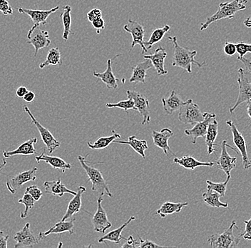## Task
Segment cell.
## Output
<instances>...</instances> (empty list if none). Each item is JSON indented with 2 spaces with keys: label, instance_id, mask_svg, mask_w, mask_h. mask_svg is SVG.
Returning <instances> with one entry per match:
<instances>
[{
  "label": "cell",
  "instance_id": "obj_1",
  "mask_svg": "<svg viewBox=\"0 0 251 248\" xmlns=\"http://www.w3.org/2000/svg\"><path fill=\"white\" fill-rule=\"evenodd\" d=\"M168 40L172 42L174 46V53L173 56L172 66L183 69L188 73L192 72V65L196 64L199 67H202L205 62H198L195 59L197 55L196 50H191L187 48H183L178 45L176 37H169Z\"/></svg>",
  "mask_w": 251,
  "mask_h": 248
},
{
  "label": "cell",
  "instance_id": "obj_2",
  "mask_svg": "<svg viewBox=\"0 0 251 248\" xmlns=\"http://www.w3.org/2000/svg\"><path fill=\"white\" fill-rule=\"evenodd\" d=\"M241 234L235 220L222 233L211 235L208 240L211 248H235L241 241Z\"/></svg>",
  "mask_w": 251,
  "mask_h": 248
},
{
  "label": "cell",
  "instance_id": "obj_3",
  "mask_svg": "<svg viewBox=\"0 0 251 248\" xmlns=\"http://www.w3.org/2000/svg\"><path fill=\"white\" fill-rule=\"evenodd\" d=\"M246 9V4L242 2L241 0H233L231 1L221 2L219 4V8L217 12L211 16L207 17L205 23H201V31L205 30L212 23L215 22L225 20V19H228V20L233 19L237 12Z\"/></svg>",
  "mask_w": 251,
  "mask_h": 248
},
{
  "label": "cell",
  "instance_id": "obj_4",
  "mask_svg": "<svg viewBox=\"0 0 251 248\" xmlns=\"http://www.w3.org/2000/svg\"><path fill=\"white\" fill-rule=\"evenodd\" d=\"M78 160L89 177V181L92 183V191L97 193L99 196L106 194L109 197H113V194L110 191L109 186L101 172L98 169L88 165L86 162V157L79 155Z\"/></svg>",
  "mask_w": 251,
  "mask_h": 248
},
{
  "label": "cell",
  "instance_id": "obj_5",
  "mask_svg": "<svg viewBox=\"0 0 251 248\" xmlns=\"http://www.w3.org/2000/svg\"><path fill=\"white\" fill-rule=\"evenodd\" d=\"M178 113V120L183 124L196 125L205 119L206 112H202L199 105L193 102L192 99L187 100V103L180 108Z\"/></svg>",
  "mask_w": 251,
  "mask_h": 248
},
{
  "label": "cell",
  "instance_id": "obj_6",
  "mask_svg": "<svg viewBox=\"0 0 251 248\" xmlns=\"http://www.w3.org/2000/svg\"><path fill=\"white\" fill-rule=\"evenodd\" d=\"M250 72L244 69H238V83L239 94L235 105L230 108V112L233 113L240 105L251 100V80L249 78Z\"/></svg>",
  "mask_w": 251,
  "mask_h": 248
},
{
  "label": "cell",
  "instance_id": "obj_7",
  "mask_svg": "<svg viewBox=\"0 0 251 248\" xmlns=\"http://www.w3.org/2000/svg\"><path fill=\"white\" fill-rule=\"evenodd\" d=\"M59 6L54 7V8L49 9V10H39V9H30L26 8H17L20 13L25 14L30 17L31 20L34 23L32 28L29 29L27 34V38L30 39L33 32L36 30V29L39 28L40 25H47V19L51 15L54 14L56 11L59 10Z\"/></svg>",
  "mask_w": 251,
  "mask_h": 248
},
{
  "label": "cell",
  "instance_id": "obj_8",
  "mask_svg": "<svg viewBox=\"0 0 251 248\" xmlns=\"http://www.w3.org/2000/svg\"><path fill=\"white\" fill-rule=\"evenodd\" d=\"M24 110L29 114L31 122H32V123L35 125L36 128L38 130L42 142L46 146L49 153H53L56 148L60 147V142L53 136V135L51 134V132L48 129L45 128L43 125H41L40 122H39L37 119L34 117V116L33 115L32 113H31L30 110L29 109L28 107H24Z\"/></svg>",
  "mask_w": 251,
  "mask_h": 248
},
{
  "label": "cell",
  "instance_id": "obj_9",
  "mask_svg": "<svg viewBox=\"0 0 251 248\" xmlns=\"http://www.w3.org/2000/svg\"><path fill=\"white\" fill-rule=\"evenodd\" d=\"M226 124L231 130L232 135H233V143L238 149V151H240L241 157H242L243 168L244 169L250 168L251 167V160L249 158V154H248L246 139L243 137L242 133L239 132L237 127L235 126L233 121L227 120Z\"/></svg>",
  "mask_w": 251,
  "mask_h": 248
},
{
  "label": "cell",
  "instance_id": "obj_10",
  "mask_svg": "<svg viewBox=\"0 0 251 248\" xmlns=\"http://www.w3.org/2000/svg\"><path fill=\"white\" fill-rule=\"evenodd\" d=\"M124 29L126 32L131 34L132 37V43H131V50L134 48L136 45H139L142 49V54L147 53L149 51L145 46V41H144V34H145V29L144 27L140 23L129 19L128 21V24L125 25Z\"/></svg>",
  "mask_w": 251,
  "mask_h": 248
},
{
  "label": "cell",
  "instance_id": "obj_11",
  "mask_svg": "<svg viewBox=\"0 0 251 248\" xmlns=\"http://www.w3.org/2000/svg\"><path fill=\"white\" fill-rule=\"evenodd\" d=\"M127 97L132 99L134 102L136 110L139 111L143 117L142 125L150 123V104L148 99L142 94L136 91L127 90Z\"/></svg>",
  "mask_w": 251,
  "mask_h": 248
},
{
  "label": "cell",
  "instance_id": "obj_12",
  "mask_svg": "<svg viewBox=\"0 0 251 248\" xmlns=\"http://www.w3.org/2000/svg\"><path fill=\"white\" fill-rule=\"evenodd\" d=\"M37 170H38L37 167H34L29 170L24 171L23 172L17 174L16 176L12 177L9 181L7 182L8 191L11 194H15L25 183L35 181L37 180L36 173H37Z\"/></svg>",
  "mask_w": 251,
  "mask_h": 248
},
{
  "label": "cell",
  "instance_id": "obj_13",
  "mask_svg": "<svg viewBox=\"0 0 251 248\" xmlns=\"http://www.w3.org/2000/svg\"><path fill=\"white\" fill-rule=\"evenodd\" d=\"M228 146L230 149H233L234 151L237 152L235 149L227 145V141L224 139L221 143V152L219 159L216 160V163L217 165L218 168L224 171L227 176L230 175V172L236 167L237 158L235 157H231L227 151V147Z\"/></svg>",
  "mask_w": 251,
  "mask_h": 248
},
{
  "label": "cell",
  "instance_id": "obj_14",
  "mask_svg": "<svg viewBox=\"0 0 251 248\" xmlns=\"http://www.w3.org/2000/svg\"><path fill=\"white\" fill-rule=\"evenodd\" d=\"M103 196L100 195L97 200V210L92 218V224H93L94 230L100 233H105L108 229L111 227L112 224L108 219L107 214L102 206L103 202Z\"/></svg>",
  "mask_w": 251,
  "mask_h": 248
},
{
  "label": "cell",
  "instance_id": "obj_15",
  "mask_svg": "<svg viewBox=\"0 0 251 248\" xmlns=\"http://www.w3.org/2000/svg\"><path fill=\"white\" fill-rule=\"evenodd\" d=\"M16 241L15 248H32L34 245L38 244L40 239L37 238L30 230V224L27 222L21 230L17 232L14 237Z\"/></svg>",
  "mask_w": 251,
  "mask_h": 248
},
{
  "label": "cell",
  "instance_id": "obj_16",
  "mask_svg": "<svg viewBox=\"0 0 251 248\" xmlns=\"http://www.w3.org/2000/svg\"><path fill=\"white\" fill-rule=\"evenodd\" d=\"M216 118V114L206 112L205 119L201 122H198L196 125H194V128L185 130V134L187 136L191 137L192 138V143L196 144L198 138H203L205 139L208 125L212 121L214 120Z\"/></svg>",
  "mask_w": 251,
  "mask_h": 248
},
{
  "label": "cell",
  "instance_id": "obj_17",
  "mask_svg": "<svg viewBox=\"0 0 251 248\" xmlns=\"http://www.w3.org/2000/svg\"><path fill=\"white\" fill-rule=\"evenodd\" d=\"M174 136V132L170 128H164L160 132L152 131V138L153 143L156 147H159L164 151L166 155H169V152L174 155L169 145V139Z\"/></svg>",
  "mask_w": 251,
  "mask_h": 248
},
{
  "label": "cell",
  "instance_id": "obj_18",
  "mask_svg": "<svg viewBox=\"0 0 251 248\" xmlns=\"http://www.w3.org/2000/svg\"><path fill=\"white\" fill-rule=\"evenodd\" d=\"M167 56V53L165 48L162 47H159L157 48L153 54L149 55H144V59H150L153 67L156 69L157 74L158 76H163L168 74V71L165 70L164 62Z\"/></svg>",
  "mask_w": 251,
  "mask_h": 248
},
{
  "label": "cell",
  "instance_id": "obj_19",
  "mask_svg": "<svg viewBox=\"0 0 251 248\" xmlns=\"http://www.w3.org/2000/svg\"><path fill=\"white\" fill-rule=\"evenodd\" d=\"M36 161L37 163H40L41 162L47 163L51 166L53 169L60 170L62 173H64L67 169L72 168V165L70 163H67L59 157L50 156L47 155L45 152L41 154L40 155L35 157Z\"/></svg>",
  "mask_w": 251,
  "mask_h": 248
},
{
  "label": "cell",
  "instance_id": "obj_20",
  "mask_svg": "<svg viewBox=\"0 0 251 248\" xmlns=\"http://www.w3.org/2000/svg\"><path fill=\"white\" fill-rule=\"evenodd\" d=\"M86 191V188L84 186L78 187L76 194L74 195L75 197L71 200L68 207H67V212L61 220H67L72 218L74 215L79 213L81 205H82V195Z\"/></svg>",
  "mask_w": 251,
  "mask_h": 248
},
{
  "label": "cell",
  "instance_id": "obj_21",
  "mask_svg": "<svg viewBox=\"0 0 251 248\" xmlns=\"http://www.w3.org/2000/svg\"><path fill=\"white\" fill-rule=\"evenodd\" d=\"M37 138H31L26 142L20 144L16 150L13 151H5L2 152L3 157L4 158H9L15 155H34L37 152L34 145L37 143Z\"/></svg>",
  "mask_w": 251,
  "mask_h": 248
},
{
  "label": "cell",
  "instance_id": "obj_22",
  "mask_svg": "<svg viewBox=\"0 0 251 248\" xmlns=\"http://www.w3.org/2000/svg\"><path fill=\"white\" fill-rule=\"evenodd\" d=\"M45 193L47 194H51L54 196L62 197L65 193L73 194L75 195L76 192L69 189L66 187V185L62 183L61 179L57 180H52V181H46L44 183Z\"/></svg>",
  "mask_w": 251,
  "mask_h": 248
},
{
  "label": "cell",
  "instance_id": "obj_23",
  "mask_svg": "<svg viewBox=\"0 0 251 248\" xmlns=\"http://www.w3.org/2000/svg\"><path fill=\"white\" fill-rule=\"evenodd\" d=\"M76 219L71 220L70 221H59L57 223L55 224L50 230L45 232H39L38 238L39 239H43L45 237L51 235V234H62L63 232H69L70 235H73L74 227Z\"/></svg>",
  "mask_w": 251,
  "mask_h": 248
},
{
  "label": "cell",
  "instance_id": "obj_24",
  "mask_svg": "<svg viewBox=\"0 0 251 248\" xmlns=\"http://www.w3.org/2000/svg\"><path fill=\"white\" fill-rule=\"evenodd\" d=\"M161 101L164 111L167 114H172L179 110L180 108L187 103V101H183L175 90H172L170 96L168 98L162 97Z\"/></svg>",
  "mask_w": 251,
  "mask_h": 248
},
{
  "label": "cell",
  "instance_id": "obj_25",
  "mask_svg": "<svg viewBox=\"0 0 251 248\" xmlns=\"http://www.w3.org/2000/svg\"><path fill=\"white\" fill-rule=\"evenodd\" d=\"M174 163L179 165L183 168L191 169V170H194L199 167H211L214 166V163L213 162H208V163L200 162L191 155H185L180 158H175L174 159Z\"/></svg>",
  "mask_w": 251,
  "mask_h": 248
},
{
  "label": "cell",
  "instance_id": "obj_26",
  "mask_svg": "<svg viewBox=\"0 0 251 248\" xmlns=\"http://www.w3.org/2000/svg\"><path fill=\"white\" fill-rule=\"evenodd\" d=\"M37 29H38V31H37V34L34 37H31L26 42L34 47V57L38 54L39 50L46 48L51 45V40L49 38L50 37L49 32L47 31L42 30V29H39V28Z\"/></svg>",
  "mask_w": 251,
  "mask_h": 248
},
{
  "label": "cell",
  "instance_id": "obj_27",
  "mask_svg": "<svg viewBox=\"0 0 251 248\" xmlns=\"http://www.w3.org/2000/svg\"><path fill=\"white\" fill-rule=\"evenodd\" d=\"M150 59H146L144 62L136 64L133 67V73L130 78L131 83H145L147 72L153 67Z\"/></svg>",
  "mask_w": 251,
  "mask_h": 248
},
{
  "label": "cell",
  "instance_id": "obj_28",
  "mask_svg": "<svg viewBox=\"0 0 251 248\" xmlns=\"http://www.w3.org/2000/svg\"><path fill=\"white\" fill-rule=\"evenodd\" d=\"M111 59H109L107 61V67L105 72L100 73V72H97L93 71V75L95 78L101 80L102 83L106 84L107 88L115 89L118 87V81L119 79L116 78L115 75H114L113 72L112 67H111Z\"/></svg>",
  "mask_w": 251,
  "mask_h": 248
},
{
  "label": "cell",
  "instance_id": "obj_29",
  "mask_svg": "<svg viewBox=\"0 0 251 248\" xmlns=\"http://www.w3.org/2000/svg\"><path fill=\"white\" fill-rule=\"evenodd\" d=\"M114 143L129 145L130 147H132L133 150L135 152H137L144 159L146 158V150L149 149L147 141L145 140V139H138L137 137L136 136L128 137V139L127 141L117 140L116 139V140L114 141Z\"/></svg>",
  "mask_w": 251,
  "mask_h": 248
},
{
  "label": "cell",
  "instance_id": "obj_30",
  "mask_svg": "<svg viewBox=\"0 0 251 248\" xmlns=\"http://www.w3.org/2000/svg\"><path fill=\"white\" fill-rule=\"evenodd\" d=\"M218 133H219V123L215 119L208 125L205 137V142L207 145V152H208V155H212L213 152L216 151L214 146Z\"/></svg>",
  "mask_w": 251,
  "mask_h": 248
},
{
  "label": "cell",
  "instance_id": "obj_31",
  "mask_svg": "<svg viewBox=\"0 0 251 248\" xmlns=\"http://www.w3.org/2000/svg\"><path fill=\"white\" fill-rule=\"evenodd\" d=\"M136 220V217L131 216L125 223L122 224L121 227H118L115 230H112V231L109 232V233L105 235L104 236L101 237V238L99 239L98 242L100 243H106V241L112 242V243H115V244H119L120 243L121 240H126V238H124L122 236V233L123 230H125L126 227L128 224L131 223L133 220Z\"/></svg>",
  "mask_w": 251,
  "mask_h": 248
},
{
  "label": "cell",
  "instance_id": "obj_32",
  "mask_svg": "<svg viewBox=\"0 0 251 248\" xmlns=\"http://www.w3.org/2000/svg\"><path fill=\"white\" fill-rule=\"evenodd\" d=\"M188 205V202H166L157 210L156 214L164 218L169 215L180 213L182 209Z\"/></svg>",
  "mask_w": 251,
  "mask_h": 248
},
{
  "label": "cell",
  "instance_id": "obj_33",
  "mask_svg": "<svg viewBox=\"0 0 251 248\" xmlns=\"http://www.w3.org/2000/svg\"><path fill=\"white\" fill-rule=\"evenodd\" d=\"M202 197H203V202L208 206L211 207V208H228L227 202H223L220 200V197H221V194L215 191H211V190L207 189L206 192L203 193Z\"/></svg>",
  "mask_w": 251,
  "mask_h": 248
},
{
  "label": "cell",
  "instance_id": "obj_34",
  "mask_svg": "<svg viewBox=\"0 0 251 248\" xmlns=\"http://www.w3.org/2000/svg\"><path fill=\"white\" fill-rule=\"evenodd\" d=\"M112 133L113 134L111 136L99 138L94 143L88 142L87 145L89 146V148L92 149V150H103V149L109 147L110 144L114 142V141L116 140V139H120V135L119 133H116L115 130H113Z\"/></svg>",
  "mask_w": 251,
  "mask_h": 248
},
{
  "label": "cell",
  "instance_id": "obj_35",
  "mask_svg": "<svg viewBox=\"0 0 251 248\" xmlns=\"http://www.w3.org/2000/svg\"><path fill=\"white\" fill-rule=\"evenodd\" d=\"M62 18L63 26H64V32L62 37L64 41H67L69 39L72 26V7L70 5H65L63 7V12L60 15Z\"/></svg>",
  "mask_w": 251,
  "mask_h": 248
},
{
  "label": "cell",
  "instance_id": "obj_36",
  "mask_svg": "<svg viewBox=\"0 0 251 248\" xmlns=\"http://www.w3.org/2000/svg\"><path fill=\"white\" fill-rule=\"evenodd\" d=\"M62 64V53L59 48H54L49 50L46 60L39 64V68L43 69L50 65H61Z\"/></svg>",
  "mask_w": 251,
  "mask_h": 248
},
{
  "label": "cell",
  "instance_id": "obj_37",
  "mask_svg": "<svg viewBox=\"0 0 251 248\" xmlns=\"http://www.w3.org/2000/svg\"><path fill=\"white\" fill-rule=\"evenodd\" d=\"M170 29L171 27L169 25H166L164 28H158V29L153 30L148 42H145V46L147 50H151L155 44L161 41L164 38L165 34L169 32Z\"/></svg>",
  "mask_w": 251,
  "mask_h": 248
},
{
  "label": "cell",
  "instance_id": "obj_38",
  "mask_svg": "<svg viewBox=\"0 0 251 248\" xmlns=\"http://www.w3.org/2000/svg\"><path fill=\"white\" fill-rule=\"evenodd\" d=\"M18 202L25 205V210L22 212L21 214H20V218L22 219H25V218L28 216L29 210H31L34 206L36 201L33 198L32 196L30 194L25 193L24 194L23 198L20 199L18 200Z\"/></svg>",
  "mask_w": 251,
  "mask_h": 248
},
{
  "label": "cell",
  "instance_id": "obj_39",
  "mask_svg": "<svg viewBox=\"0 0 251 248\" xmlns=\"http://www.w3.org/2000/svg\"><path fill=\"white\" fill-rule=\"evenodd\" d=\"M230 179V175L227 176L226 180L224 183H213L210 180H206L207 189L211 190L215 192L219 193L221 197H224L226 193L227 186L228 184L229 180Z\"/></svg>",
  "mask_w": 251,
  "mask_h": 248
},
{
  "label": "cell",
  "instance_id": "obj_40",
  "mask_svg": "<svg viewBox=\"0 0 251 248\" xmlns=\"http://www.w3.org/2000/svg\"><path fill=\"white\" fill-rule=\"evenodd\" d=\"M106 107L108 108H120V109L124 110L126 112H128L130 110H136L134 102L131 98H128L127 100H123V101H120L117 103H106Z\"/></svg>",
  "mask_w": 251,
  "mask_h": 248
},
{
  "label": "cell",
  "instance_id": "obj_41",
  "mask_svg": "<svg viewBox=\"0 0 251 248\" xmlns=\"http://www.w3.org/2000/svg\"><path fill=\"white\" fill-rule=\"evenodd\" d=\"M236 53L238 54V57H243L247 53H251V44H246L241 42L235 44Z\"/></svg>",
  "mask_w": 251,
  "mask_h": 248
},
{
  "label": "cell",
  "instance_id": "obj_42",
  "mask_svg": "<svg viewBox=\"0 0 251 248\" xmlns=\"http://www.w3.org/2000/svg\"><path fill=\"white\" fill-rule=\"evenodd\" d=\"M25 193H29L33 198L35 200L36 202L40 200L41 197L43 195L42 191L37 186V185H31V186L27 187L26 188V191Z\"/></svg>",
  "mask_w": 251,
  "mask_h": 248
},
{
  "label": "cell",
  "instance_id": "obj_43",
  "mask_svg": "<svg viewBox=\"0 0 251 248\" xmlns=\"http://www.w3.org/2000/svg\"><path fill=\"white\" fill-rule=\"evenodd\" d=\"M0 12L4 15H11L13 14V8L7 0H0Z\"/></svg>",
  "mask_w": 251,
  "mask_h": 248
},
{
  "label": "cell",
  "instance_id": "obj_44",
  "mask_svg": "<svg viewBox=\"0 0 251 248\" xmlns=\"http://www.w3.org/2000/svg\"><path fill=\"white\" fill-rule=\"evenodd\" d=\"M139 248H163L164 246H159L156 244L154 242L150 241L149 240H143L141 237H139Z\"/></svg>",
  "mask_w": 251,
  "mask_h": 248
},
{
  "label": "cell",
  "instance_id": "obj_45",
  "mask_svg": "<svg viewBox=\"0 0 251 248\" xmlns=\"http://www.w3.org/2000/svg\"><path fill=\"white\" fill-rule=\"evenodd\" d=\"M102 12L101 9L99 8H94L92 9L90 12H88L87 18L90 23L97 20V19L102 17Z\"/></svg>",
  "mask_w": 251,
  "mask_h": 248
},
{
  "label": "cell",
  "instance_id": "obj_46",
  "mask_svg": "<svg viewBox=\"0 0 251 248\" xmlns=\"http://www.w3.org/2000/svg\"><path fill=\"white\" fill-rule=\"evenodd\" d=\"M246 224L244 232L241 234V237H243L245 240H251V217L249 220L243 221Z\"/></svg>",
  "mask_w": 251,
  "mask_h": 248
},
{
  "label": "cell",
  "instance_id": "obj_47",
  "mask_svg": "<svg viewBox=\"0 0 251 248\" xmlns=\"http://www.w3.org/2000/svg\"><path fill=\"white\" fill-rule=\"evenodd\" d=\"M224 53L227 56H233L236 53V47L235 44L232 42H226L224 46Z\"/></svg>",
  "mask_w": 251,
  "mask_h": 248
},
{
  "label": "cell",
  "instance_id": "obj_48",
  "mask_svg": "<svg viewBox=\"0 0 251 248\" xmlns=\"http://www.w3.org/2000/svg\"><path fill=\"white\" fill-rule=\"evenodd\" d=\"M92 24L93 25L94 29L97 30V34H100V31L105 29V21L102 17L94 20L92 22Z\"/></svg>",
  "mask_w": 251,
  "mask_h": 248
},
{
  "label": "cell",
  "instance_id": "obj_49",
  "mask_svg": "<svg viewBox=\"0 0 251 248\" xmlns=\"http://www.w3.org/2000/svg\"><path fill=\"white\" fill-rule=\"evenodd\" d=\"M139 242L136 241V240L133 239L132 236L128 237L126 239V243L124 244L122 246L123 248H139Z\"/></svg>",
  "mask_w": 251,
  "mask_h": 248
},
{
  "label": "cell",
  "instance_id": "obj_50",
  "mask_svg": "<svg viewBox=\"0 0 251 248\" xmlns=\"http://www.w3.org/2000/svg\"><path fill=\"white\" fill-rule=\"evenodd\" d=\"M9 235H6L4 232L0 230V248H7Z\"/></svg>",
  "mask_w": 251,
  "mask_h": 248
},
{
  "label": "cell",
  "instance_id": "obj_51",
  "mask_svg": "<svg viewBox=\"0 0 251 248\" xmlns=\"http://www.w3.org/2000/svg\"><path fill=\"white\" fill-rule=\"evenodd\" d=\"M28 92V89L25 86H21V87H18L17 91H16V95L20 98H23L25 95H26Z\"/></svg>",
  "mask_w": 251,
  "mask_h": 248
},
{
  "label": "cell",
  "instance_id": "obj_52",
  "mask_svg": "<svg viewBox=\"0 0 251 248\" xmlns=\"http://www.w3.org/2000/svg\"><path fill=\"white\" fill-rule=\"evenodd\" d=\"M35 97L36 95L34 92H32V91H28L27 93L25 95L23 99L26 103H31V102L34 101Z\"/></svg>",
  "mask_w": 251,
  "mask_h": 248
},
{
  "label": "cell",
  "instance_id": "obj_53",
  "mask_svg": "<svg viewBox=\"0 0 251 248\" xmlns=\"http://www.w3.org/2000/svg\"><path fill=\"white\" fill-rule=\"evenodd\" d=\"M238 60L241 61V62L243 64H244L245 66H246V68H247L248 71L250 72L251 75V62L249 59H246V58H245L244 56L243 57H238Z\"/></svg>",
  "mask_w": 251,
  "mask_h": 248
},
{
  "label": "cell",
  "instance_id": "obj_54",
  "mask_svg": "<svg viewBox=\"0 0 251 248\" xmlns=\"http://www.w3.org/2000/svg\"><path fill=\"white\" fill-rule=\"evenodd\" d=\"M243 24L248 28H251V15L245 20Z\"/></svg>",
  "mask_w": 251,
  "mask_h": 248
},
{
  "label": "cell",
  "instance_id": "obj_55",
  "mask_svg": "<svg viewBox=\"0 0 251 248\" xmlns=\"http://www.w3.org/2000/svg\"><path fill=\"white\" fill-rule=\"evenodd\" d=\"M247 113L249 114V117H250L251 120V100L247 102Z\"/></svg>",
  "mask_w": 251,
  "mask_h": 248
},
{
  "label": "cell",
  "instance_id": "obj_56",
  "mask_svg": "<svg viewBox=\"0 0 251 248\" xmlns=\"http://www.w3.org/2000/svg\"><path fill=\"white\" fill-rule=\"evenodd\" d=\"M2 164L0 165V171L3 169V167H5L6 165H7V161H6L5 159H4H4L2 160Z\"/></svg>",
  "mask_w": 251,
  "mask_h": 248
},
{
  "label": "cell",
  "instance_id": "obj_57",
  "mask_svg": "<svg viewBox=\"0 0 251 248\" xmlns=\"http://www.w3.org/2000/svg\"><path fill=\"white\" fill-rule=\"evenodd\" d=\"M241 1H242V2L244 3V4H246V3L248 2L247 0H241Z\"/></svg>",
  "mask_w": 251,
  "mask_h": 248
}]
</instances>
